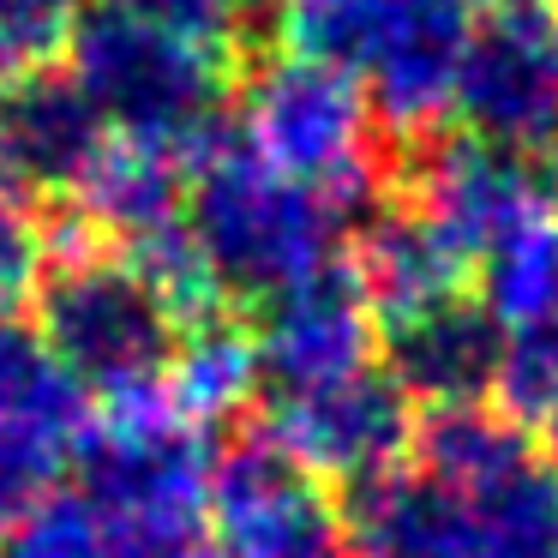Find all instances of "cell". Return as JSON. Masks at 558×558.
<instances>
[{
	"label": "cell",
	"instance_id": "6da1fadb",
	"mask_svg": "<svg viewBox=\"0 0 558 558\" xmlns=\"http://www.w3.org/2000/svg\"><path fill=\"white\" fill-rule=\"evenodd\" d=\"M186 234L198 241L222 301L265 306L270 294L337 265L342 217L318 186L270 169L241 126H210L186 150Z\"/></svg>",
	"mask_w": 558,
	"mask_h": 558
},
{
	"label": "cell",
	"instance_id": "7a4b0ae2",
	"mask_svg": "<svg viewBox=\"0 0 558 558\" xmlns=\"http://www.w3.org/2000/svg\"><path fill=\"white\" fill-rule=\"evenodd\" d=\"M37 330L102 402L169 390L186 318L126 253H61L37 277Z\"/></svg>",
	"mask_w": 558,
	"mask_h": 558
},
{
	"label": "cell",
	"instance_id": "3957f363",
	"mask_svg": "<svg viewBox=\"0 0 558 558\" xmlns=\"http://www.w3.org/2000/svg\"><path fill=\"white\" fill-rule=\"evenodd\" d=\"M66 66L97 97L114 133L138 138V145H169L186 157L222 121L229 61L145 25L114 0L78 7L73 31H66Z\"/></svg>",
	"mask_w": 558,
	"mask_h": 558
},
{
	"label": "cell",
	"instance_id": "277c9868",
	"mask_svg": "<svg viewBox=\"0 0 558 558\" xmlns=\"http://www.w3.org/2000/svg\"><path fill=\"white\" fill-rule=\"evenodd\" d=\"M373 121L378 114L361 78L301 54H277L246 78L241 133L253 138V150L342 210H361L373 198Z\"/></svg>",
	"mask_w": 558,
	"mask_h": 558
},
{
	"label": "cell",
	"instance_id": "5b68a950",
	"mask_svg": "<svg viewBox=\"0 0 558 558\" xmlns=\"http://www.w3.org/2000/svg\"><path fill=\"white\" fill-rule=\"evenodd\" d=\"M78 493L97 517H205V433L169 390L102 402V421L78 433Z\"/></svg>",
	"mask_w": 558,
	"mask_h": 558
},
{
	"label": "cell",
	"instance_id": "8992f818",
	"mask_svg": "<svg viewBox=\"0 0 558 558\" xmlns=\"http://www.w3.org/2000/svg\"><path fill=\"white\" fill-rule=\"evenodd\" d=\"M210 522L222 558H354L342 505L270 426H246L210 457Z\"/></svg>",
	"mask_w": 558,
	"mask_h": 558
},
{
	"label": "cell",
	"instance_id": "52a82bcc",
	"mask_svg": "<svg viewBox=\"0 0 558 558\" xmlns=\"http://www.w3.org/2000/svg\"><path fill=\"white\" fill-rule=\"evenodd\" d=\"M409 205L450 241V253L481 270L505 241L558 217V174L546 157L486 145V138H421L409 169Z\"/></svg>",
	"mask_w": 558,
	"mask_h": 558
},
{
	"label": "cell",
	"instance_id": "ba28073f",
	"mask_svg": "<svg viewBox=\"0 0 558 558\" xmlns=\"http://www.w3.org/2000/svg\"><path fill=\"white\" fill-rule=\"evenodd\" d=\"M457 114L486 145L522 157L558 150V7L486 13V25H474Z\"/></svg>",
	"mask_w": 558,
	"mask_h": 558
},
{
	"label": "cell",
	"instance_id": "9c48e42d",
	"mask_svg": "<svg viewBox=\"0 0 558 558\" xmlns=\"http://www.w3.org/2000/svg\"><path fill=\"white\" fill-rule=\"evenodd\" d=\"M270 433L301 457L306 474L337 486H366L378 474L402 469L414 450V402L385 366H361L349 378H330L313 390L270 397Z\"/></svg>",
	"mask_w": 558,
	"mask_h": 558
},
{
	"label": "cell",
	"instance_id": "30bf717a",
	"mask_svg": "<svg viewBox=\"0 0 558 558\" xmlns=\"http://www.w3.org/2000/svg\"><path fill=\"white\" fill-rule=\"evenodd\" d=\"M258 366H265L270 397L289 390H313L330 378H349L361 366H373V306L361 294L354 265H325L313 277H301L294 289L270 294L258 306Z\"/></svg>",
	"mask_w": 558,
	"mask_h": 558
},
{
	"label": "cell",
	"instance_id": "8fae6325",
	"mask_svg": "<svg viewBox=\"0 0 558 558\" xmlns=\"http://www.w3.org/2000/svg\"><path fill=\"white\" fill-rule=\"evenodd\" d=\"M510 361V325L481 301L457 289L385 325V373L409 390L414 409H462L493 402Z\"/></svg>",
	"mask_w": 558,
	"mask_h": 558
},
{
	"label": "cell",
	"instance_id": "7c38bea8",
	"mask_svg": "<svg viewBox=\"0 0 558 558\" xmlns=\"http://www.w3.org/2000/svg\"><path fill=\"white\" fill-rule=\"evenodd\" d=\"M109 150V114L73 66L25 61L0 85V169L31 193H78L90 162Z\"/></svg>",
	"mask_w": 558,
	"mask_h": 558
},
{
	"label": "cell",
	"instance_id": "4fadbf2b",
	"mask_svg": "<svg viewBox=\"0 0 558 558\" xmlns=\"http://www.w3.org/2000/svg\"><path fill=\"white\" fill-rule=\"evenodd\" d=\"M469 43H474L469 0H402L373 73L361 78L378 126H390L402 138H426L445 114H457Z\"/></svg>",
	"mask_w": 558,
	"mask_h": 558
},
{
	"label": "cell",
	"instance_id": "5bb4252c",
	"mask_svg": "<svg viewBox=\"0 0 558 558\" xmlns=\"http://www.w3.org/2000/svg\"><path fill=\"white\" fill-rule=\"evenodd\" d=\"M342 517L354 558H481L469 498L426 469H390L349 486Z\"/></svg>",
	"mask_w": 558,
	"mask_h": 558
},
{
	"label": "cell",
	"instance_id": "9a60e30c",
	"mask_svg": "<svg viewBox=\"0 0 558 558\" xmlns=\"http://www.w3.org/2000/svg\"><path fill=\"white\" fill-rule=\"evenodd\" d=\"M181 150L169 145H138L121 138L109 145L90 174L78 181V217L85 229L109 234L114 253H133V246L157 241V234L181 229L186 222V174H181Z\"/></svg>",
	"mask_w": 558,
	"mask_h": 558
},
{
	"label": "cell",
	"instance_id": "2e32d148",
	"mask_svg": "<svg viewBox=\"0 0 558 558\" xmlns=\"http://www.w3.org/2000/svg\"><path fill=\"white\" fill-rule=\"evenodd\" d=\"M354 277L378 318H402L414 306L438 301V294L469 289V265L450 253V241L421 217L414 205H385L366 217L361 241H354Z\"/></svg>",
	"mask_w": 558,
	"mask_h": 558
},
{
	"label": "cell",
	"instance_id": "e0dca14e",
	"mask_svg": "<svg viewBox=\"0 0 558 558\" xmlns=\"http://www.w3.org/2000/svg\"><path fill=\"white\" fill-rule=\"evenodd\" d=\"M457 493L469 498L481 558H558V462L541 445Z\"/></svg>",
	"mask_w": 558,
	"mask_h": 558
},
{
	"label": "cell",
	"instance_id": "ac0fdd59",
	"mask_svg": "<svg viewBox=\"0 0 558 558\" xmlns=\"http://www.w3.org/2000/svg\"><path fill=\"white\" fill-rule=\"evenodd\" d=\"M0 421L37 438H78L90 426V390L66 373L37 325L0 313Z\"/></svg>",
	"mask_w": 558,
	"mask_h": 558
},
{
	"label": "cell",
	"instance_id": "d6986e66",
	"mask_svg": "<svg viewBox=\"0 0 558 558\" xmlns=\"http://www.w3.org/2000/svg\"><path fill=\"white\" fill-rule=\"evenodd\" d=\"M258 385H265V366H258L253 330L222 313L186 325L174 373H169L174 409L193 414V421H222V414H241Z\"/></svg>",
	"mask_w": 558,
	"mask_h": 558
},
{
	"label": "cell",
	"instance_id": "ffe728a7",
	"mask_svg": "<svg viewBox=\"0 0 558 558\" xmlns=\"http://www.w3.org/2000/svg\"><path fill=\"white\" fill-rule=\"evenodd\" d=\"M397 7L402 0H270V31H277L282 54L366 78L390 37Z\"/></svg>",
	"mask_w": 558,
	"mask_h": 558
},
{
	"label": "cell",
	"instance_id": "44dd1931",
	"mask_svg": "<svg viewBox=\"0 0 558 558\" xmlns=\"http://www.w3.org/2000/svg\"><path fill=\"white\" fill-rule=\"evenodd\" d=\"M481 301L517 330H534L558 313V217L541 229L505 241L493 258L481 265Z\"/></svg>",
	"mask_w": 558,
	"mask_h": 558
},
{
	"label": "cell",
	"instance_id": "7402d4cb",
	"mask_svg": "<svg viewBox=\"0 0 558 558\" xmlns=\"http://www.w3.org/2000/svg\"><path fill=\"white\" fill-rule=\"evenodd\" d=\"M97 534L102 522L85 493H49L0 534V558H97Z\"/></svg>",
	"mask_w": 558,
	"mask_h": 558
},
{
	"label": "cell",
	"instance_id": "603a6c76",
	"mask_svg": "<svg viewBox=\"0 0 558 558\" xmlns=\"http://www.w3.org/2000/svg\"><path fill=\"white\" fill-rule=\"evenodd\" d=\"M97 558H222L205 517H97Z\"/></svg>",
	"mask_w": 558,
	"mask_h": 558
},
{
	"label": "cell",
	"instance_id": "cb8c5ba5",
	"mask_svg": "<svg viewBox=\"0 0 558 558\" xmlns=\"http://www.w3.org/2000/svg\"><path fill=\"white\" fill-rule=\"evenodd\" d=\"M54 474H61V445L54 438H37L25 426L0 421V534L54 493Z\"/></svg>",
	"mask_w": 558,
	"mask_h": 558
},
{
	"label": "cell",
	"instance_id": "d4e9b609",
	"mask_svg": "<svg viewBox=\"0 0 558 558\" xmlns=\"http://www.w3.org/2000/svg\"><path fill=\"white\" fill-rule=\"evenodd\" d=\"M114 7L138 13L145 25L169 31V37H186V43H198V49L234 61L241 31H246V7H253V0H114Z\"/></svg>",
	"mask_w": 558,
	"mask_h": 558
},
{
	"label": "cell",
	"instance_id": "484cf974",
	"mask_svg": "<svg viewBox=\"0 0 558 558\" xmlns=\"http://www.w3.org/2000/svg\"><path fill=\"white\" fill-rule=\"evenodd\" d=\"M43 265H49V234L19 205V186H0V313L37 294Z\"/></svg>",
	"mask_w": 558,
	"mask_h": 558
},
{
	"label": "cell",
	"instance_id": "4316f807",
	"mask_svg": "<svg viewBox=\"0 0 558 558\" xmlns=\"http://www.w3.org/2000/svg\"><path fill=\"white\" fill-rule=\"evenodd\" d=\"M78 19V0H0V37L25 61H43L54 43H66Z\"/></svg>",
	"mask_w": 558,
	"mask_h": 558
},
{
	"label": "cell",
	"instance_id": "83f0119b",
	"mask_svg": "<svg viewBox=\"0 0 558 558\" xmlns=\"http://www.w3.org/2000/svg\"><path fill=\"white\" fill-rule=\"evenodd\" d=\"M469 7H486V13H517V7H558V0H469Z\"/></svg>",
	"mask_w": 558,
	"mask_h": 558
},
{
	"label": "cell",
	"instance_id": "f1b7e54d",
	"mask_svg": "<svg viewBox=\"0 0 558 558\" xmlns=\"http://www.w3.org/2000/svg\"><path fill=\"white\" fill-rule=\"evenodd\" d=\"M19 66H25V54H19V49H13V43L0 37V85H7V78H13V73H19Z\"/></svg>",
	"mask_w": 558,
	"mask_h": 558
}]
</instances>
